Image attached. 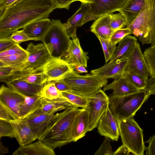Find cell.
Wrapping results in <instances>:
<instances>
[{
    "instance_id": "1",
    "label": "cell",
    "mask_w": 155,
    "mask_h": 155,
    "mask_svg": "<svg viewBox=\"0 0 155 155\" xmlns=\"http://www.w3.org/2000/svg\"><path fill=\"white\" fill-rule=\"evenodd\" d=\"M57 7L52 0H17L0 13V38L36 20L48 18Z\"/></svg>"
},
{
    "instance_id": "2",
    "label": "cell",
    "mask_w": 155,
    "mask_h": 155,
    "mask_svg": "<svg viewBox=\"0 0 155 155\" xmlns=\"http://www.w3.org/2000/svg\"><path fill=\"white\" fill-rule=\"evenodd\" d=\"M79 110L78 107L75 106L66 108L46 127L38 139L54 149L72 142V124Z\"/></svg>"
},
{
    "instance_id": "3",
    "label": "cell",
    "mask_w": 155,
    "mask_h": 155,
    "mask_svg": "<svg viewBox=\"0 0 155 155\" xmlns=\"http://www.w3.org/2000/svg\"><path fill=\"white\" fill-rule=\"evenodd\" d=\"M143 45H155V0H145L138 15L127 26Z\"/></svg>"
},
{
    "instance_id": "4",
    "label": "cell",
    "mask_w": 155,
    "mask_h": 155,
    "mask_svg": "<svg viewBox=\"0 0 155 155\" xmlns=\"http://www.w3.org/2000/svg\"><path fill=\"white\" fill-rule=\"evenodd\" d=\"M149 96L145 90L120 97L110 95L109 108L118 123L124 119L133 118Z\"/></svg>"
},
{
    "instance_id": "5",
    "label": "cell",
    "mask_w": 155,
    "mask_h": 155,
    "mask_svg": "<svg viewBox=\"0 0 155 155\" xmlns=\"http://www.w3.org/2000/svg\"><path fill=\"white\" fill-rule=\"evenodd\" d=\"M71 88V93L87 97L97 92L108 82L107 79L91 73L81 75L74 70L58 79Z\"/></svg>"
},
{
    "instance_id": "6",
    "label": "cell",
    "mask_w": 155,
    "mask_h": 155,
    "mask_svg": "<svg viewBox=\"0 0 155 155\" xmlns=\"http://www.w3.org/2000/svg\"><path fill=\"white\" fill-rule=\"evenodd\" d=\"M70 39L63 24L59 20H52L50 26L41 41L54 58L61 59L66 52Z\"/></svg>"
},
{
    "instance_id": "7",
    "label": "cell",
    "mask_w": 155,
    "mask_h": 155,
    "mask_svg": "<svg viewBox=\"0 0 155 155\" xmlns=\"http://www.w3.org/2000/svg\"><path fill=\"white\" fill-rule=\"evenodd\" d=\"M118 124L123 144L133 155H143L146 147L143 141V130L134 118L124 119Z\"/></svg>"
},
{
    "instance_id": "8",
    "label": "cell",
    "mask_w": 155,
    "mask_h": 155,
    "mask_svg": "<svg viewBox=\"0 0 155 155\" xmlns=\"http://www.w3.org/2000/svg\"><path fill=\"white\" fill-rule=\"evenodd\" d=\"M88 113V131L97 127L99 120L104 112L109 108V97L101 89L94 94L86 97Z\"/></svg>"
},
{
    "instance_id": "9",
    "label": "cell",
    "mask_w": 155,
    "mask_h": 155,
    "mask_svg": "<svg viewBox=\"0 0 155 155\" xmlns=\"http://www.w3.org/2000/svg\"><path fill=\"white\" fill-rule=\"evenodd\" d=\"M28 57L25 63L18 66L15 70H35L43 68L52 57L44 43L35 45L30 43L25 49Z\"/></svg>"
},
{
    "instance_id": "10",
    "label": "cell",
    "mask_w": 155,
    "mask_h": 155,
    "mask_svg": "<svg viewBox=\"0 0 155 155\" xmlns=\"http://www.w3.org/2000/svg\"><path fill=\"white\" fill-rule=\"evenodd\" d=\"M89 9L84 17L82 25L100 17L118 11L127 0H90Z\"/></svg>"
},
{
    "instance_id": "11",
    "label": "cell",
    "mask_w": 155,
    "mask_h": 155,
    "mask_svg": "<svg viewBox=\"0 0 155 155\" xmlns=\"http://www.w3.org/2000/svg\"><path fill=\"white\" fill-rule=\"evenodd\" d=\"M128 61L124 72L137 75L147 81L150 75L149 67L137 42L127 55Z\"/></svg>"
},
{
    "instance_id": "12",
    "label": "cell",
    "mask_w": 155,
    "mask_h": 155,
    "mask_svg": "<svg viewBox=\"0 0 155 155\" xmlns=\"http://www.w3.org/2000/svg\"><path fill=\"white\" fill-rule=\"evenodd\" d=\"M26 96L15 90L2 85L0 88V104L13 119H20V108Z\"/></svg>"
},
{
    "instance_id": "13",
    "label": "cell",
    "mask_w": 155,
    "mask_h": 155,
    "mask_svg": "<svg viewBox=\"0 0 155 155\" xmlns=\"http://www.w3.org/2000/svg\"><path fill=\"white\" fill-rule=\"evenodd\" d=\"M97 127L101 135L118 141L120 136L118 123L109 108L100 118Z\"/></svg>"
},
{
    "instance_id": "14",
    "label": "cell",
    "mask_w": 155,
    "mask_h": 155,
    "mask_svg": "<svg viewBox=\"0 0 155 155\" xmlns=\"http://www.w3.org/2000/svg\"><path fill=\"white\" fill-rule=\"evenodd\" d=\"M127 61V58L124 57L109 62L99 68L91 70V73L107 79H115L123 75Z\"/></svg>"
},
{
    "instance_id": "15",
    "label": "cell",
    "mask_w": 155,
    "mask_h": 155,
    "mask_svg": "<svg viewBox=\"0 0 155 155\" xmlns=\"http://www.w3.org/2000/svg\"><path fill=\"white\" fill-rule=\"evenodd\" d=\"M88 52L82 49L77 36L72 38L69 47L61 58L71 66L82 65L87 68Z\"/></svg>"
},
{
    "instance_id": "16",
    "label": "cell",
    "mask_w": 155,
    "mask_h": 155,
    "mask_svg": "<svg viewBox=\"0 0 155 155\" xmlns=\"http://www.w3.org/2000/svg\"><path fill=\"white\" fill-rule=\"evenodd\" d=\"M10 122L13 128L15 138L20 146L26 145L38 139L26 119H13Z\"/></svg>"
},
{
    "instance_id": "17",
    "label": "cell",
    "mask_w": 155,
    "mask_h": 155,
    "mask_svg": "<svg viewBox=\"0 0 155 155\" xmlns=\"http://www.w3.org/2000/svg\"><path fill=\"white\" fill-rule=\"evenodd\" d=\"M72 70V67L61 59L52 58L45 66L44 73L49 83L60 79Z\"/></svg>"
},
{
    "instance_id": "18",
    "label": "cell",
    "mask_w": 155,
    "mask_h": 155,
    "mask_svg": "<svg viewBox=\"0 0 155 155\" xmlns=\"http://www.w3.org/2000/svg\"><path fill=\"white\" fill-rule=\"evenodd\" d=\"M88 131V113L87 109H80L74 120L72 129L71 140L75 142L84 137Z\"/></svg>"
},
{
    "instance_id": "19",
    "label": "cell",
    "mask_w": 155,
    "mask_h": 155,
    "mask_svg": "<svg viewBox=\"0 0 155 155\" xmlns=\"http://www.w3.org/2000/svg\"><path fill=\"white\" fill-rule=\"evenodd\" d=\"M111 90L113 93L110 95L113 97L124 96L138 92V90L123 76L114 79L111 83L106 84L103 87V91H105Z\"/></svg>"
},
{
    "instance_id": "20",
    "label": "cell",
    "mask_w": 155,
    "mask_h": 155,
    "mask_svg": "<svg viewBox=\"0 0 155 155\" xmlns=\"http://www.w3.org/2000/svg\"><path fill=\"white\" fill-rule=\"evenodd\" d=\"M45 114L36 111L26 118L34 134L37 137L59 113Z\"/></svg>"
},
{
    "instance_id": "21",
    "label": "cell",
    "mask_w": 155,
    "mask_h": 155,
    "mask_svg": "<svg viewBox=\"0 0 155 155\" xmlns=\"http://www.w3.org/2000/svg\"><path fill=\"white\" fill-rule=\"evenodd\" d=\"M54 149L42 140L23 146H20L13 155H54Z\"/></svg>"
},
{
    "instance_id": "22",
    "label": "cell",
    "mask_w": 155,
    "mask_h": 155,
    "mask_svg": "<svg viewBox=\"0 0 155 155\" xmlns=\"http://www.w3.org/2000/svg\"><path fill=\"white\" fill-rule=\"evenodd\" d=\"M89 7L88 3L81 2L79 9L66 23L63 24L70 38L77 36V28L82 25L83 22Z\"/></svg>"
},
{
    "instance_id": "23",
    "label": "cell",
    "mask_w": 155,
    "mask_h": 155,
    "mask_svg": "<svg viewBox=\"0 0 155 155\" xmlns=\"http://www.w3.org/2000/svg\"><path fill=\"white\" fill-rule=\"evenodd\" d=\"M48 18H44L34 21L26 25L23 28L24 32L30 37L36 41H41L51 24Z\"/></svg>"
},
{
    "instance_id": "24",
    "label": "cell",
    "mask_w": 155,
    "mask_h": 155,
    "mask_svg": "<svg viewBox=\"0 0 155 155\" xmlns=\"http://www.w3.org/2000/svg\"><path fill=\"white\" fill-rule=\"evenodd\" d=\"M6 84L8 87L29 97L40 96L44 86L30 83L20 79H15Z\"/></svg>"
},
{
    "instance_id": "25",
    "label": "cell",
    "mask_w": 155,
    "mask_h": 155,
    "mask_svg": "<svg viewBox=\"0 0 155 155\" xmlns=\"http://www.w3.org/2000/svg\"><path fill=\"white\" fill-rule=\"evenodd\" d=\"M110 20V14L99 17L91 26V31L97 37L110 40L115 32L111 28Z\"/></svg>"
},
{
    "instance_id": "26",
    "label": "cell",
    "mask_w": 155,
    "mask_h": 155,
    "mask_svg": "<svg viewBox=\"0 0 155 155\" xmlns=\"http://www.w3.org/2000/svg\"><path fill=\"white\" fill-rule=\"evenodd\" d=\"M145 0H127L123 7L118 11L127 21V26L130 25L140 13Z\"/></svg>"
},
{
    "instance_id": "27",
    "label": "cell",
    "mask_w": 155,
    "mask_h": 155,
    "mask_svg": "<svg viewBox=\"0 0 155 155\" xmlns=\"http://www.w3.org/2000/svg\"><path fill=\"white\" fill-rule=\"evenodd\" d=\"M43 104L42 98L41 96H26L25 101L20 108V119L26 118L40 109Z\"/></svg>"
},
{
    "instance_id": "28",
    "label": "cell",
    "mask_w": 155,
    "mask_h": 155,
    "mask_svg": "<svg viewBox=\"0 0 155 155\" xmlns=\"http://www.w3.org/2000/svg\"><path fill=\"white\" fill-rule=\"evenodd\" d=\"M42 107L37 111L45 114L55 113L58 111L64 110L69 107H76L67 98L53 100L42 98Z\"/></svg>"
},
{
    "instance_id": "29",
    "label": "cell",
    "mask_w": 155,
    "mask_h": 155,
    "mask_svg": "<svg viewBox=\"0 0 155 155\" xmlns=\"http://www.w3.org/2000/svg\"><path fill=\"white\" fill-rule=\"evenodd\" d=\"M137 39L135 36L126 35L119 43V45L109 62L126 57L136 42Z\"/></svg>"
},
{
    "instance_id": "30",
    "label": "cell",
    "mask_w": 155,
    "mask_h": 155,
    "mask_svg": "<svg viewBox=\"0 0 155 155\" xmlns=\"http://www.w3.org/2000/svg\"><path fill=\"white\" fill-rule=\"evenodd\" d=\"M20 79L30 83L44 85L48 82V78L44 73V70L36 71L26 74L15 73L10 77V81L15 79Z\"/></svg>"
},
{
    "instance_id": "31",
    "label": "cell",
    "mask_w": 155,
    "mask_h": 155,
    "mask_svg": "<svg viewBox=\"0 0 155 155\" xmlns=\"http://www.w3.org/2000/svg\"><path fill=\"white\" fill-rule=\"evenodd\" d=\"M40 96L42 98L49 100L67 98L57 89L53 82H49L44 86Z\"/></svg>"
},
{
    "instance_id": "32",
    "label": "cell",
    "mask_w": 155,
    "mask_h": 155,
    "mask_svg": "<svg viewBox=\"0 0 155 155\" xmlns=\"http://www.w3.org/2000/svg\"><path fill=\"white\" fill-rule=\"evenodd\" d=\"M28 57L27 52L0 57V61L7 66L14 68V69L18 66L25 62Z\"/></svg>"
},
{
    "instance_id": "33",
    "label": "cell",
    "mask_w": 155,
    "mask_h": 155,
    "mask_svg": "<svg viewBox=\"0 0 155 155\" xmlns=\"http://www.w3.org/2000/svg\"><path fill=\"white\" fill-rule=\"evenodd\" d=\"M143 54L149 67L150 77H155V45L146 48Z\"/></svg>"
},
{
    "instance_id": "34",
    "label": "cell",
    "mask_w": 155,
    "mask_h": 155,
    "mask_svg": "<svg viewBox=\"0 0 155 155\" xmlns=\"http://www.w3.org/2000/svg\"><path fill=\"white\" fill-rule=\"evenodd\" d=\"M123 76L139 90H145L147 86V81L140 76L129 72H124Z\"/></svg>"
},
{
    "instance_id": "35",
    "label": "cell",
    "mask_w": 155,
    "mask_h": 155,
    "mask_svg": "<svg viewBox=\"0 0 155 155\" xmlns=\"http://www.w3.org/2000/svg\"><path fill=\"white\" fill-rule=\"evenodd\" d=\"M110 25L111 28L115 32L123 28L127 25V21L124 16L121 13L110 14Z\"/></svg>"
},
{
    "instance_id": "36",
    "label": "cell",
    "mask_w": 155,
    "mask_h": 155,
    "mask_svg": "<svg viewBox=\"0 0 155 155\" xmlns=\"http://www.w3.org/2000/svg\"><path fill=\"white\" fill-rule=\"evenodd\" d=\"M100 41L104 54L106 63L110 60L116 49V45L112 44L110 40L97 37Z\"/></svg>"
},
{
    "instance_id": "37",
    "label": "cell",
    "mask_w": 155,
    "mask_h": 155,
    "mask_svg": "<svg viewBox=\"0 0 155 155\" xmlns=\"http://www.w3.org/2000/svg\"><path fill=\"white\" fill-rule=\"evenodd\" d=\"M62 95L68 99L76 107L85 108L87 105L86 97L82 96L70 92H62Z\"/></svg>"
},
{
    "instance_id": "38",
    "label": "cell",
    "mask_w": 155,
    "mask_h": 155,
    "mask_svg": "<svg viewBox=\"0 0 155 155\" xmlns=\"http://www.w3.org/2000/svg\"><path fill=\"white\" fill-rule=\"evenodd\" d=\"M8 137H15L13 127L10 122L0 120V138Z\"/></svg>"
},
{
    "instance_id": "39",
    "label": "cell",
    "mask_w": 155,
    "mask_h": 155,
    "mask_svg": "<svg viewBox=\"0 0 155 155\" xmlns=\"http://www.w3.org/2000/svg\"><path fill=\"white\" fill-rule=\"evenodd\" d=\"M111 139L105 137L103 143L95 152V155H114L111 145Z\"/></svg>"
},
{
    "instance_id": "40",
    "label": "cell",
    "mask_w": 155,
    "mask_h": 155,
    "mask_svg": "<svg viewBox=\"0 0 155 155\" xmlns=\"http://www.w3.org/2000/svg\"><path fill=\"white\" fill-rule=\"evenodd\" d=\"M131 34V31L128 28H123L115 31L110 40L111 43L115 45L119 43L126 35Z\"/></svg>"
},
{
    "instance_id": "41",
    "label": "cell",
    "mask_w": 155,
    "mask_h": 155,
    "mask_svg": "<svg viewBox=\"0 0 155 155\" xmlns=\"http://www.w3.org/2000/svg\"><path fill=\"white\" fill-rule=\"evenodd\" d=\"M10 38L15 43L20 44L28 41L34 40L36 41L34 38L29 37L22 30L17 31L12 33L10 36Z\"/></svg>"
},
{
    "instance_id": "42",
    "label": "cell",
    "mask_w": 155,
    "mask_h": 155,
    "mask_svg": "<svg viewBox=\"0 0 155 155\" xmlns=\"http://www.w3.org/2000/svg\"><path fill=\"white\" fill-rule=\"evenodd\" d=\"M26 50L22 48L19 44L15 43L13 46L0 52V57L26 52Z\"/></svg>"
},
{
    "instance_id": "43",
    "label": "cell",
    "mask_w": 155,
    "mask_h": 155,
    "mask_svg": "<svg viewBox=\"0 0 155 155\" xmlns=\"http://www.w3.org/2000/svg\"><path fill=\"white\" fill-rule=\"evenodd\" d=\"M15 43L10 36L0 38V52L10 48Z\"/></svg>"
},
{
    "instance_id": "44",
    "label": "cell",
    "mask_w": 155,
    "mask_h": 155,
    "mask_svg": "<svg viewBox=\"0 0 155 155\" xmlns=\"http://www.w3.org/2000/svg\"><path fill=\"white\" fill-rule=\"evenodd\" d=\"M145 143L149 144L147 147H146V155H155V135L151 136Z\"/></svg>"
},
{
    "instance_id": "45",
    "label": "cell",
    "mask_w": 155,
    "mask_h": 155,
    "mask_svg": "<svg viewBox=\"0 0 155 155\" xmlns=\"http://www.w3.org/2000/svg\"><path fill=\"white\" fill-rule=\"evenodd\" d=\"M51 82L54 83L56 87L61 92H71V89L70 87L64 81L58 80Z\"/></svg>"
},
{
    "instance_id": "46",
    "label": "cell",
    "mask_w": 155,
    "mask_h": 155,
    "mask_svg": "<svg viewBox=\"0 0 155 155\" xmlns=\"http://www.w3.org/2000/svg\"><path fill=\"white\" fill-rule=\"evenodd\" d=\"M14 70V68L10 66L0 67V81L2 82L10 75Z\"/></svg>"
},
{
    "instance_id": "47",
    "label": "cell",
    "mask_w": 155,
    "mask_h": 155,
    "mask_svg": "<svg viewBox=\"0 0 155 155\" xmlns=\"http://www.w3.org/2000/svg\"><path fill=\"white\" fill-rule=\"evenodd\" d=\"M145 90L150 96L155 94V77H150L148 79L147 86Z\"/></svg>"
},
{
    "instance_id": "48",
    "label": "cell",
    "mask_w": 155,
    "mask_h": 155,
    "mask_svg": "<svg viewBox=\"0 0 155 155\" xmlns=\"http://www.w3.org/2000/svg\"><path fill=\"white\" fill-rule=\"evenodd\" d=\"M13 119L5 107L0 104V120L10 122Z\"/></svg>"
},
{
    "instance_id": "49",
    "label": "cell",
    "mask_w": 155,
    "mask_h": 155,
    "mask_svg": "<svg viewBox=\"0 0 155 155\" xmlns=\"http://www.w3.org/2000/svg\"><path fill=\"white\" fill-rule=\"evenodd\" d=\"M129 155L133 154L127 147L123 144L114 152V155Z\"/></svg>"
},
{
    "instance_id": "50",
    "label": "cell",
    "mask_w": 155,
    "mask_h": 155,
    "mask_svg": "<svg viewBox=\"0 0 155 155\" xmlns=\"http://www.w3.org/2000/svg\"><path fill=\"white\" fill-rule=\"evenodd\" d=\"M17 0H0V13Z\"/></svg>"
},
{
    "instance_id": "51",
    "label": "cell",
    "mask_w": 155,
    "mask_h": 155,
    "mask_svg": "<svg viewBox=\"0 0 155 155\" xmlns=\"http://www.w3.org/2000/svg\"><path fill=\"white\" fill-rule=\"evenodd\" d=\"M71 66L73 68V70L78 73H87L88 72L85 67L84 66L82 65H75Z\"/></svg>"
},
{
    "instance_id": "52",
    "label": "cell",
    "mask_w": 155,
    "mask_h": 155,
    "mask_svg": "<svg viewBox=\"0 0 155 155\" xmlns=\"http://www.w3.org/2000/svg\"><path fill=\"white\" fill-rule=\"evenodd\" d=\"M8 152V149L4 146L1 141L0 142V155H3Z\"/></svg>"
},
{
    "instance_id": "53",
    "label": "cell",
    "mask_w": 155,
    "mask_h": 155,
    "mask_svg": "<svg viewBox=\"0 0 155 155\" xmlns=\"http://www.w3.org/2000/svg\"><path fill=\"white\" fill-rule=\"evenodd\" d=\"M74 1H79L81 2L84 3H91V2L90 0H74Z\"/></svg>"
}]
</instances>
